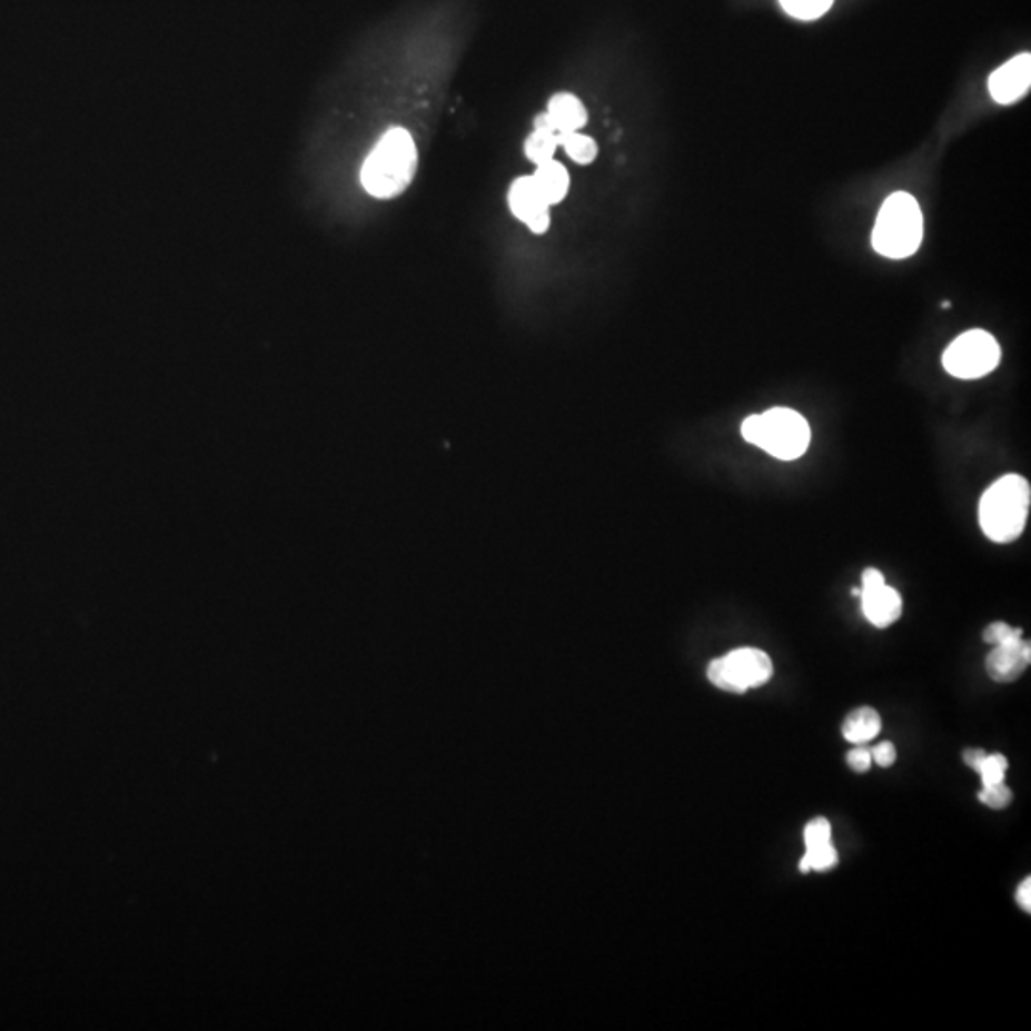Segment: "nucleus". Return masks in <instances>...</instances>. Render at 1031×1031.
I'll list each match as a JSON object with an SVG mask.
<instances>
[{"label": "nucleus", "mask_w": 1031, "mask_h": 1031, "mask_svg": "<svg viewBox=\"0 0 1031 1031\" xmlns=\"http://www.w3.org/2000/svg\"><path fill=\"white\" fill-rule=\"evenodd\" d=\"M417 165L413 136L405 129H390L365 159L361 184L373 197L394 199L412 186Z\"/></svg>", "instance_id": "1"}, {"label": "nucleus", "mask_w": 1031, "mask_h": 1031, "mask_svg": "<svg viewBox=\"0 0 1031 1031\" xmlns=\"http://www.w3.org/2000/svg\"><path fill=\"white\" fill-rule=\"evenodd\" d=\"M1031 489L1020 474H1007L985 489L978 505V522L988 539L1012 543L1024 533L1030 514Z\"/></svg>", "instance_id": "2"}, {"label": "nucleus", "mask_w": 1031, "mask_h": 1031, "mask_svg": "<svg viewBox=\"0 0 1031 1031\" xmlns=\"http://www.w3.org/2000/svg\"><path fill=\"white\" fill-rule=\"evenodd\" d=\"M742 436L747 444L756 445L772 457L795 460L809 449L812 430L801 413L789 407H774L745 418Z\"/></svg>", "instance_id": "3"}, {"label": "nucleus", "mask_w": 1031, "mask_h": 1031, "mask_svg": "<svg viewBox=\"0 0 1031 1031\" xmlns=\"http://www.w3.org/2000/svg\"><path fill=\"white\" fill-rule=\"evenodd\" d=\"M873 249L886 258L902 260L915 255L923 241V212L915 197L896 191L883 202L873 229Z\"/></svg>", "instance_id": "4"}, {"label": "nucleus", "mask_w": 1031, "mask_h": 1031, "mask_svg": "<svg viewBox=\"0 0 1031 1031\" xmlns=\"http://www.w3.org/2000/svg\"><path fill=\"white\" fill-rule=\"evenodd\" d=\"M774 665L769 654L756 647H740L724 657L711 661L707 678L713 686L730 694H745L772 678Z\"/></svg>", "instance_id": "5"}, {"label": "nucleus", "mask_w": 1031, "mask_h": 1031, "mask_svg": "<svg viewBox=\"0 0 1031 1031\" xmlns=\"http://www.w3.org/2000/svg\"><path fill=\"white\" fill-rule=\"evenodd\" d=\"M944 369L951 377L982 378L998 369L1001 348L988 330L972 329L955 338L944 351Z\"/></svg>", "instance_id": "6"}, {"label": "nucleus", "mask_w": 1031, "mask_h": 1031, "mask_svg": "<svg viewBox=\"0 0 1031 1031\" xmlns=\"http://www.w3.org/2000/svg\"><path fill=\"white\" fill-rule=\"evenodd\" d=\"M862 609L865 619L876 628L894 625L903 612V601L896 588L889 587L883 573L875 567H868L862 575Z\"/></svg>", "instance_id": "7"}, {"label": "nucleus", "mask_w": 1031, "mask_h": 1031, "mask_svg": "<svg viewBox=\"0 0 1031 1031\" xmlns=\"http://www.w3.org/2000/svg\"><path fill=\"white\" fill-rule=\"evenodd\" d=\"M508 205L513 215L526 224L533 234H545L546 229L551 228V205L541 196L532 176H522L510 186Z\"/></svg>", "instance_id": "8"}, {"label": "nucleus", "mask_w": 1031, "mask_h": 1031, "mask_svg": "<svg viewBox=\"0 0 1031 1031\" xmlns=\"http://www.w3.org/2000/svg\"><path fill=\"white\" fill-rule=\"evenodd\" d=\"M1031 87V56L1028 52L1018 54L1011 61L991 73L990 95L993 100L1003 106L1014 103L1022 96L1028 95Z\"/></svg>", "instance_id": "9"}, {"label": "nucleus", "mask_w": 1031, "mask_h": 1031, "mask_svg": "<svg viewBox=\"0 0 1031 1031\" xmlns=\"http://www.w3.org/2000/svg\"><path fill=\"white\" fill-rule=\"evenodd\" d=\"M1030 642H1025L1020 636V638H1012L1004 644L993 646L985 660V671L990 674L991 681L1007 684V682L1018 681L1030 665Z\"/></svg>", "instance_id": "10"}, {"label": "nucleus", "mask_w": 1031, "mask_h": 1031, "mask_svg": "<svg viewBox=\"0 0 1031 1031\" xmlns=\"http://www.w3.org/2000/svg\"><path fill=\"white\" fill-rule=\"evenodd\" d=\"M546 115L553 122L554 132L558 135V138L577 132L588 121L587 109L581 103L579 98L567 95V92L553 96V100L548 101Z\"/></svg>", "instance_id": "11"}, {"label": "nucleus", "mask_w": 1031, "mask_h": 1031, "mask_svg": "<svg viewBox=\"0 0 1031 1031\" xmlns=\"http://www.w3.org/2000/svg\"><path fill=\"white\" fill-rule=\"evenodd\" d=\"M532 178L548 205H556L566 199L567 191H569V175L562 162L551 159L543 165H537V170Z\"/></svg>", "instance_id": "12"}, {"label": "nucleus", "mask_w": 1031, "mask_h": 1031, "mask_svg": "<svg viewBox=\"0 0 1031 1031\" xmlns=\"http://www.w3.org/2000/svg\"><path fill=\"white\" fill-rule=\"evenodd\" d=\"M881 728H883V722H881V716H879L875 708L860 707L846 716L843 724V735L846 742L863 745V743L875 740Z\"/></svg>", "instance_id": "13"}, {"label": "nucleus", "mask_w": 1031, "mask_h": 1031, "mask_svg": "<svg viewBox=\"0 0 1031 1031\" xmlns=\"http://www.w3.org/2000/svg\"><path fill=\"white\" fill-rule=\"evenodd\" d=\"M558 146V136L551 130H533V135L526 140L527 159L535 165H543L553 159Z\"/></svg>", "instance_id": "14"}, {"label": "nucleus", "mask_w": 1031, "mask_h": 1031, "mask_svg": "<svg viewBox=\"0 0 1031 1031\" xmlns=\"http://www.w3.org/2000/svg\"><path fill=\"white\" fill-rule=\"evenodd\" d=\"M558 142L562 148L566 149L567 156L572 157L573 161L579 162V165H591L598 156V146H596L593 138L579 135V132L559 136Z\"/></svg>", "instance_id": "15"}, {"label": "nucleus", "mask_w": 1031, "mask_h": 1031, "mask_svg": "<svg viewBox=\"0 0 1031 1031\" xmlns=\"http://www.w3.org/2000/svg\"><path fill=\"white\" fill-rule=\"evenodd\" d=\"M835 0H780L783 10L796 20L812 21L830 12Z\"/></svg>", "instance_id": "16"}, {"label": "nucleus", "mask_w": 1031, "mask_h": 1031, "mask_svg": "<svg viewBox=\"0 0 1031 1031\" xmlns=\"http://www.w3.org/2000/svg\"><path fill=\"white\" fill-rule=\"evenodd\" d=\"M836 862H839L836 850L831 846V843H827L816 846V849H806V854L802 856L799 868H801V873L827 871L835 868Z\"/></svg>", "instance_id": "17"}, {"label": "nucleus", "mask_w": 1031, "mask_h": 1031, "mask_svg": "<svg viewBox=\"0 0 1031 1031\" xmlns=\"http://www.w3.org/2000/svg\"><path fill=\"white\" fill-rule=\"evenodd\" d=\"M1007 770H1009V761L1003 755L995 753V755L984 756V761L978 769V774L982 775L984 785H995V783L1004 782Z\"/></svg>", "instance_id": "18"}, {"label": "nucleus", "mask_w": 1031, "mask_h": 1031, "mask_svg": "<svg viewBox=\"0 0 1031 1031\" xmlns=\"http://www.w3.org/2000/svg\"><path fill=\"white\" fill-rule=\"evenodd\" d=\"M978 799L990 809L1003 810L1011 804L1012 791L1004 785V782L995 783V785H984V789L978 793Z\"/></svg>", "instance_id": "19"}, {"label": "nucleus", "mask_w": 1031, "mask_h": 1031, "mask_svg": "<svg viewBox=\"0 0 1031 1031\" xmlns=\"http://www.w3.org/2000/svg\"><path fill=\"white\" fill-rule=\"evenodd\" d=\"M804 843L806 849H816L822 844L831 843V825L825 817H816L806 825L804 830Z\"/></svg>", "instance_id": "20"}, {"label": "nucleus", "mask_w": 1031, "mask_h": 1031, "mask_svg": "<svg viewBox=\"0 0 1031 1031\" xmlns=\"http://www.w3.org/2000/svg\"><path fill=\"white\" fill-rule=\"evenodd\" d=\"M985 644H991V646H999V644H1004V642L1012 641V638H1020L1022 636V628L1011 627L1007 623H991L985 627L984 634Z\"/></svg>", "instance_id": "21"}, {"label": "nucleus", "mask_w": 1031, "mask_h": 1031, "mask_svg": "<svg viewBox=\"0 0 1031 1031\" xmlns=\"http://www.w3.org/2000/svg\"><path fill=\"white\" fill-rule=\"evenodd\" d=\"M846 761H849V766L854 770V772H868V770L871 769L873 756H871L870 749L856 747L850 751Z\"/></svg>", "instance_id": "22"}, {"label": "nucleus", "mask_w": 1031, "mask_h": 1031, "mask_svg": "<svg viewBox=\"0 0 1031 1031\" xmlns=\"http://www.w3.org/2000/svg\"><path fill=\"white\" fill-rule=\"evenodd\" d=\"M871 756H873V761H875L879 766L889 769V766H892L894 761H896V747L890 742L881 743V745L873 747Z\"/></svg>", "instance_id": "23"}, {"label": "nucleus", "mask_w": 1031, "mask_h": 1031, "mask_svg": "<svg viewBox=\"0 0 1031 1031\" xmlns=\"http://www.w3.org/2000/svg\"><path fill=\"white\" fill-rule=\"evenodd\" d=\"M1017 902H1018V905L1022 908V910L1028 911V913H1030L1031 911V879L1030 876L1025 879L1024 883L1018 886Z\"/></svg>", "instance_id": "24"}, {"label": "nucleus", "mask_w": 1031, "mask_h": 1031, "mask_svg": "<svg viewBox=\"0 0 1031 1031\" xmlns=\"http://www.w3.org/2000/svg\"><path fill=\"white\" fill-rule=\"evenodd\" d=\"M984 756L985 753L982 749H969V751H964L963 753L964 762H966L974 772H978V769H980V764L984 761Z\"/></svg>", "instance_id": "25"}]
</instances>
